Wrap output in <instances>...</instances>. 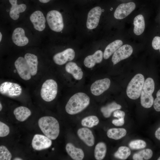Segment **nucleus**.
Instances as JSON below:
<instances>
[{"label": "nucleus", "mask_w": 160, "mask_h": 160, "mask_svg": "<svg viewBox=\"0 0 160 160\" xmlns=\"http://www.w3.org/2000/svg\"><path fill=\"white\" fill-rule=\"evenodd\" d=\"M112 124L116 126H120L123 125L124 122V118L119 119H113L112 121Z\"/></svg>", "instance_id": "obj_38"}, {"label": "nucleus", "mask_w": 160, "mask_h": 160, "mask_svg": "<svg viewBox=\"0 0 160 160\" xmlns=\"http://www.w3.org/2000/svg\"><path fill=\"white\" fill-rule=\"evenodd\" d=\"M135 7V4L133 2L121 4L119 5L115 10L114 14V17L117 19H124L130 14Z\"/></svg>", "instance_id": "obj_11"}, {"label": "nucleus", "mask_w": 160, "mask_h": 160, "mask_svg": "<svg viewBox=\"0 0 160 160\" xmlns=\"http://www.w3.org/2000/svg\"><path fill=\"white\" fill-rule=\"evenodd\" d=\"M146 145V144L144 141L137 140H133L129 144V147L133 149H139L145 148Z\"/></svg>", "instance_id": "obj_33"}, {"label": "nucleus", "mask_w": 160, "mask_h": 160, "mask_svg": "<svg viewBox=\"0 0 160 160\" xmlns=\"http://www.w3.org/2000/svg\"><path fill=\"white\" fill-rule=\"evenodd\" d=\"M12 39L13 42L19 47L25 46L29 42L28 39L25 36L24 30L20 27L17 28L14 30Z\"/></svg>", "instance_id": "obj_16"}, {"label": "nucleus", "mask_w": 160, "mask_h": 160, "mask_svg": "<svg viewBox=\"0 0 160 160\" xmlns=\"http://www.w3.org/2000/svg\"><path fill=\"white\" fill-rule=\"evenodd\" d=\"M131 154L129 148L125 146L119 147L118 150L114 153V157L121 160L126 159Z\"/></svg>", "instance_id": "obj_30"}, {"label": "nucleus", "mask_w": 160, "mask_h": 160, "mask_svg": "<svg viewBox=\"0 0 160 160\" xmlns=\"http://www.w3.org/2000/svg\"><path fill=\"white\" fill-rule=\"evenodd\" d=\"M152 45L153 49L155 50L159 49L160 52V37H155L152 41Z\"/></svg>", "instance_id": "obj_36"}, {"label": "nucleus", "mask_w": 160, "mask_h": 160, "mask_svg": "<svg viewBox=\"0 0 160 160\" xmlns=\"http://www.w3.org/2000/svg\"><path fill=\"white\" fill-rule=\"evenodd\" d=\"M65 149L68 154L73 160H81L84 158L83 151L81 148H76L71 143L66 144Z\"/></svg>", "instance_id": "obj_20"}, {"label": "nucleus", "mask_w": 160, "mask_h": 160, "mask_svg": "<svg viewBox=\"0 0 160 160\" xmlns=\"http://www.w3.org/2000/svg\"><path fill=\"white\" fill-rule=\"evenodd\" d=\"M24 58L29 68L31 75H36L37 72L38 64L37 56L33 54L28 53L25 55Z\"/></svg>", "instance_id": "obj_21"}, {"label": "nucleus", "mask_w": 160, "mask_h": 160, "mask_svg": "<svg viewBox=\"0 0 160 160\" xmlns=\"http://www.w3.org/2000/svg\"><path fill=\"white\" fill-rule=\"evenodd\" d=\"M39 1L41 2V3H46L49 1H50V0H39Z\"/></svg>", "instance_id": "obj_40"}, {"label": "nucleus", "mask_w": 160, "mask_h": 160, "mask_svg": "<svg viewBox=\"0 0 160 160\" xmlns=\"http://www.w3.org/2000/svg\"><path fill=\"white\" fill-rule=\"evenodd\" d=\"M2 38V34L0 32V42H1Z\"/></svg>", "instance_id": "obj_42"}, {"label": "nucleus", "mask_w": 160, "mask_h": 160, "mask_svg": "<svg viewBox=\"0 0 160 160\" xmlns=\"http://www.w3.org/2000/svg\"><path fill=\"white\" fill-rule=\"evenodd\" d=\"M13 113L17 120L23 121L31 116V113L27 108L21 106L15 108L14 110Z\"/></svg>", "instance_id": "obj_23"}, {"label": "nucleus", "mask_w": 160, "mask_h": 160, "mask_svg": "<svg viewBox=\"0 0 160 160\" xmlns=\"http://www.w3.org/2000/svg\"><path fill=\"white\" fill-rule=\"evenodd\" d=\"M30 19L35 30L41 31L45 29L46 20L41 11L37 10L34 12L31 15Z\"/></svg>", "instance_id": "obj_14"}, {"label": "nucleus", "mask_w": 160, "mask_h": 160, "mask_svg": "<svg viewBox=\"0 0 160 160\" xmlns=\"http://www.w3.org/2000/svg\"><path fill=\"white\" fill-rule=\"evenodd\" d=\"M13 160H22V159L18 157H16L14 158Z\"/></svg>", "instance_id": "obj_41"}, {"label": "nucleus", "mask_w": 160, "mask_h": 160, "mask_svg": "<svg viewBox=\"0 0 160 160\" xmlns=\"http://www.w3.org/2000/svg\"><path fill=\"white\" fill-rule=\"evenodd\" d=\"M57 92V84L52 79L47 80L43 83L41 90V96L46 102H50L55 98Z\"/></svg>", "instance_id": "obj_5"}, {"label": "nucleus", "mask_w": 160, "mask_h": 160, "mask_svg": "<svg viewBox=\"0 0 160 160\" xmlns=\"http://www.w3.org/2000/svg\"><path fill=\"white\" fill-rule=\"evenodd\" d=\"M22 88L19 84L10 82L2 83L0 86V92L7 96L15 97L19 96L22 93Z\"/></svg>", "instance_id": "obj_7"}, {"label": "nucleus", "mask_w": 160, "mask_h": 160, "mask_svg": "<svg viewBox=\"0 0 160 160\" xmlns=\"http://www.w3.org/2000/svg\"><path fill=\"white\" fill-rule=\"evenodd\" d=\"M10 132L9 127L5 123L0 122V137H3L7 136Z\"/></svg>", "instance_id": "obj_34"}, {"label": "nucleus", "mask_w": 160, "mask_h": 160, "mask_svg": "<svg viewBox=\"0 0 160 160\" xmlns=\"http://www.w3.org/2000/svg\"><path fill=\"white\" fill-rule=\"evenodd\" d=\"M46 20L52 30L60 32L63 30L64 27L63 17L59 11L56 10L49 11L47 15Z\"/></svg>", "instance_id": "obj_6"}, {"label": "nucleus", "mask_w": 160, "mask_h": 160, "mask_svg": "<svg viewBox=\"0 0 160 160\" xmlns=\"http://www.w3.org/2000/svg\"><path fill=\"white\" fill-rule=\"evenodd\" d=\"M90 103V98L85 93L78 92L70 98L65 107L66 112L70 115L78 113L87 108Z\"/></svg>", "instance_id": "obj_1"}, {"label": "nucleus", "mask_w": 160, "mask_h": 160, "mask_svg": "<svg viewBox=\"0 0 160 160\" xmlns=\"http://www.w3.org/2000/svg\"><path fill=\"white\" fill-rule=\"evenodd\" d=\"M65 70L76 80H81L83 77V73L82 70L75 63L72 62L68 63L65 66Z\"/></svg>", "instance_id": "obj_22"}, {"label": "nucleus", "mask_w": 160, "mask_h": 160, "mask_svg": "<svg viewBox=\"0 0 160 160\" xmlns=\"http://www.w3.org/2000/svg\"><path fill=\"white\" fill-rule=\"evenodd\" d=\"M121 108V106L120 105L115 102H113L105 106L102 107L100 111L104 117L107 118L110 117L113 112Z\"/></svg>", "instance_id": "obj_26"}, {"label": "nucleus", "mask_w": 160, "mask_h": 160, "mask_svg": "<svg viewBox=\"0 0 160 160\" xmlns=\"http://www.w3.org/2000/svg\"><path fill=\"white\" fill-rule=\"evenodd\" d=\"M75 56L74 50L73 49L69 48L55 54L53 57V60L56 64L62 65L67 61L73 60Z\"/></svg>", "instance_id": "obj_13"}, {"label": "nucleus", "mask_w": 160, "mask_h": 160, "mask_svg": "<svg viewBox=\"0 0 160 160\" xmlns=\"http://www.w3.org/2000/svg\"><path fill=\"white\" fill-rule=\"evenodd\" d=\"M113 116L114 117L117 118L118 119L124 118L125 113L123 111L117 110L114 112Z\"/></svg>", "instance_id": "obj_37"}, {"label": "nucleus", "mask_w": 160, "mask_h": 160, "mask_svg": "<svg viewBox=\"0 0 160 160\" xmlns=\"http://www.w3.org/2000/svg\"><path fill=\"white\" fill-rule=\"evenodd\" d=\"M52 150H54V148H52Z\"/></svg>", "instance_id": "obj_45"}, {"label": "nucleus", "mask_w": 160, "mask_h": 160, "mask_svg": "<svg viewBox=\"0 0 160 160\" xmlns=\"http://www.w3.org/2000/svg\"><path fill=\"white\" fill-rule=\"evenodd\" d=\"M11 7L9 11V16L14 20H17L20 13L24 12L26 9V6L24 4H17V0H9Z\"/></svg>", "instance_id": "obj_18"}, {"label": "nucleus", "mask_w": 160, "mask_h": 160, "mask_svg": "<svg viewBox=\"0 0 160 160\" xmlns=\"http://www.w3.org/2000/svg\"><path fill=\"white\" fill-rule=\"evenodd\" d=\"M133 24L134 33L137 35L141 34L145 28V22L143 16L139 15L136 16L134 19Z\"/></svg>", "instance_id": "obj_25"}, {"label": "nucleus", "mask_w": 160, "mask_h": 160, "mask_svg": "<svg viewBox=\"0 0 160 160\" xmlns=\"http://www.w3.org/2000/svg\"><path fill=\"white\" fill-rule=\"evenodd\" d=\"M122 41L120 40H116L109 44L105 48L103 53V57L105 59H108L122 45Z\"/></svg>", "instance_id": "obj_24"}, {"label": "nucleus", "mask_w": 160, "mask_h": 160, "mask_svg": "<svg viewBox=\"0 0 160 160\" xmlns=\"http://www.w3.org/2000/svg\"><path fill=\"white\" fill-rule=\"evenodd\" d=\"M51 139L46 136L35 135L32 139V146L35 150L40 151L49 148L52 145Z\"/></svg>", "instance_id": "obj_12"}, {"label": "nucleus", "mask_w": 160, "mask_h": 160, "mask_svg": "<svg viewBox=\"0 0 160 160\" xmlns=\"http://www.w3.org/2000/svg\"><path fill=\"white\" fill-rule=\"evenodd\" d=\"M99 122L98 118L95 116H90L83 119L81 121V124L84 127L92 128L98 124Z\"/></svg>", "instance_id": "obj_31"}, {"label": "nucleus", "mask_w": 160, "mask_h": 160, "mask_svg": "<svg viewBox=\"0 0 160 160\" xmlns=\"http://www.w3.org/2000/svg\"><path fill=\"white\" fill-rule=\"evenodd\" d=\"M158 160H160V157L157 159Z\"/></svg>", "instance_id": "obj_44"}, {"label": "nucleus", "mask_w": 160, "mask_h": 160, "mask_svg": "<svg viewBox=\"0 0 160 160\" xmlns=\"http://www.w3.org/2000/svg\"><path fill=\"white\" fill-rule=\"evenodd\" d=\"M110 84V80L108 78L97 80L91 85V92L94 95H99L109 88Z\"/></svg>", "instance_id": "obj_15"}, {"label": "nucleus", "mask_w": 160, "mask_h": 160, "mask_svg": "<svg viewBox=\"0 0 160 160\" xmlns=\"http://www.w3.org/2000/svg\"><path fill=\"white\" fill-rule=\"evenodd\" d=\"M78 136L86 145L92 146L95 143V138L90 130L86 127L81 128L77 132Z\"/></svg>", "instance_id": "obj_17"}, {"label": "nucleus", "mask_w": 160, "mask_h": 160, "mask_svg": "<svg viewBox=\"0 0 160 160\" xmlns=\"http://www.w3.org/2000/svg\"><path fill=\"white\" fill-rule=\"evenodd\" d=\"M107 151L106 146L103 142L98 143L95 146L94 150V156L97 160L103 159L105 156Z\"/></svg>", "instance_id": "obj_28"}, {"label": "nucleus", "mask_w": 160, "mask_h": 160, "mask_svg": "<svg viewBox=\"0 0 160 160\" xmlns=\"http://www.w3.org/2000/svg\"><path fill=\"white\" fill-rule=\"evenodd\" d=\"M2 105L1 103H0V111H1L2 109Z\"/></svg>", "instance_id": "obj_43"}, {"label": "nucleus", "mask_w": 160, "mask_h": 160, "mask_svg": "<svg viewBox=\"0 0 160 160\" xmlns=\"http://www.w3.org/2000/svg\"><path fill=\"white\" fill-rule=\"evenodd\" d=\"M103 56L102 51L98 50L93 55H88L85 58L84 61V64L88 68H92L96 63H100L102 62Z\"/></svg>", "instance_id": "obj_19"}, {"label": "nucleus", "mask_w": 160, "mask_h": 160, "mask_svg": "<svg viewBox=\"0 0 160 160\" xmlns=\"http://www.w3.org/2000/svg\"><path fill=\"white\" fill-rule=\"evenodd\" d=\"M155 135L156 137L160 140V127L156 131Z\"/></svg>", "instance_id": "obj_39"}, {"label": "nucleus", "mask_w": 160, "mask_h": 160, "mask_svg": "<svg viewBox=\"0 0 160 160\" xmlns=\"http://www.w3.org/2000/svg\"><path fill=\"white\" fill-rule=\"evenodd\" d=\"M153 154V151L151 149H146L134 154L133 159L134 160H148L152 157Z\"/></svg>", "instance_id": "obj_29"}, {"label": "nucleus", "mask_w": 160, "mask_h": 160, "mask_svg": "<svg viewBox=\"0 0 160 160\" xmlns=\"http://www.w3.org/2000/svg\"><path fill=\"white\" fill-rule=\"evenodd\" d=\"M132 52L133 48L131 46L126 44L121 46L113 54L112 58L113 65L129 57Z\"/></svg>", "instance_id": "obj_9"}, {"label": "nucleus", "mask_w": 160, "mask_h": 160, "mask_svg": "<svg viewBox=\"0 0 160 160\" xmlns=\"http://www.w3.org/2000/svg\"><path fill=\"white\" fill-rule=\"evenodd\" d=\"M38 125L41 130L47 137L51 140L56 139L60 132V126L57 120L50 116H45L40 118Z\"/></svg>", "instance_id": "obj_2"}, {"label": "nucleus", "mask_w": 160, "mask_h": 160, "mask_svg": "<svg viewBox=\"0 0 160 160\" xmlns=\"http://www.w3.org/2000/svg\"><path fill=\"white\" fill-rule=\"evenodd\" d=\"M156 97L153 102V107L155 110L160 111V89L159 90L156 94Z\"/></svg>", "instance_id": "obj_35"}, {"label": "nucleus", "mask_w": 160, "mask_h": 160, "mask_svg": "<svg viewBox=\"0 0 160 160\" xmlns=\"http://www.w3.org/2000/svg\"><path fill=\"white\" fill-rule=\"evenodd\" d=\"M127 131L124 128H113L108 131L107 134L109 138L117 140L124 137Z\"/></svg>", "instance_id": "obj_27"}, {"label": "nucleus", "mask_w": 160, "mask_h": 160, "mask_svg": "<svg viewBox=\"0 0 160 160\" xmlns=\"http://www.w3.org/2000/svg\"><path fill=\"white\" fill-rule=\"evenodd\" d=\"M102 12L101 8L98 6L95 7L89 11L87 15L86 23L88 29H93L97 27Z\"/></svg>", "instance_id": "obj_10"}, {"label": "nucleus", "mask_w": 160, "mask_h": 160, "mask_svg": "<svg viewBox=\"0 0 160 160\" xmlns=\"http://www.w3.org/2000/svg\"><path fill=\"white\" fill-rule=\"evenodd\" d=\"M12 155L7 148L4 145L0 146V160H10Z\"/></svg>", "instance_id": "obj_32"}, {"label": "nucleus", "mask_w": 160, "mask_h": 160, "mask_svg": "<svg viewBox=\"0 0 160 160\" xmlns=\"http://www.w3.org/2000/svg\"><path fill=\"white\" fill-rule=\"evenodd\" d=\"M155 88V84L153 79L150 77L145 81L140 95L141 105L145 108H151L154 102L152 95Z\"/></svg>", "instance_id": "obj_3"}, {"label": "nucleus", "mask_w": 160, "mask_h": 160, "mask_svg": "<svg viewBox=\"0 0 160 160\" xmlns=\"http://www.w3.org/2000/svg\"><path fill=\"white\" fill-rule=\"evenodd\" d=\"M144 81V77L142 74H136L127 86L126 93L128 97L133 100L138 99L140 96Z\"/></svg>", "instance_id": "obj_4"}, {"label": "nucleus", "mask_w": 160, "mask_h": 160, "mask_svg": "<svg viewBox=\"0 0 160 160\" xmlns=\"http://www.w3.org/2000/svg\"><path fill=\"white\" fill-rule=\"evenodd\" d=\"M14 64L18 74L22 79L28 80L31 79L30 71L24 57H19L15 61Z\"/></svg>", "instance_id": "obj_8"}]
</instances>
